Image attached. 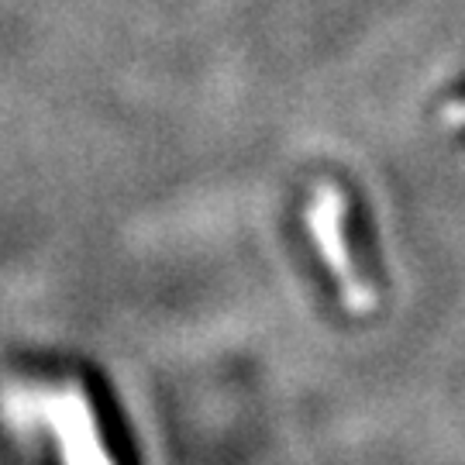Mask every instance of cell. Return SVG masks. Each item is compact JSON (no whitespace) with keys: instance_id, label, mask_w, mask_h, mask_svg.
Masks as SVG:
<instances>
[{"instance_id":"6da1fadb","label":"cell","mask_w":465,"mask_h":465,"mask_svg":"<svg viewBox=\"0 0 465 465\" xmlns=\"http://www.w3.org/2000/svg\"><path fill=\"white\" fill-rule=\"evenodd\" d=\"M341 207H345V203H341V193H338V190H331V186L321 190V200H314V211H311V224H314V238L321 242L324 255L331 259L334 272L349 286V290H345V293H349V303L351 307H366L369 300H372V293L355 280L349 249H341V232H338V224H341Z\"/></svg>"}]
</instances>
